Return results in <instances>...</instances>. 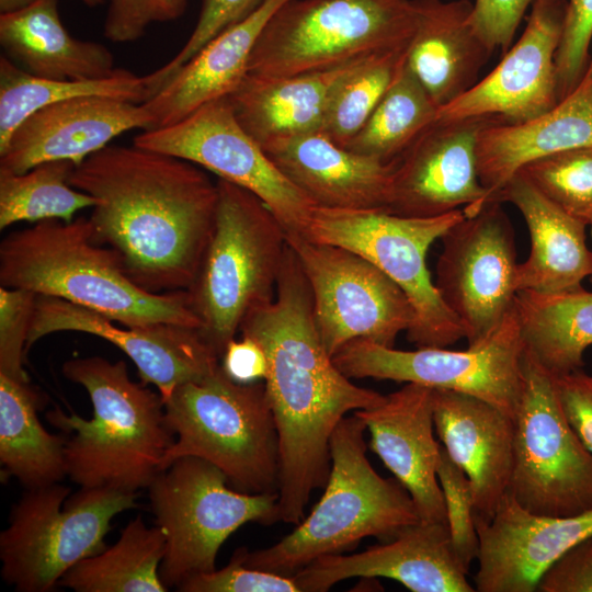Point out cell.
Masks as SVG:
<instances>
[{"mask_svg":"<svg viewBox=\"0 0 592 592\" xmlns=\"http://www.w3.org/2000/svg\"><path fill=\"white\" fill-rule=\"evenodd\" d=\"M533 1L475 0L470 24L492 53L500 49L504 54L510 48L515 32Z\"/></svg>","mask_w":592,"mask_h":592,"instance_id":"obj_46","label":"cell"},{"mask_svg":"<svg viewBox=\"0 0 592 592\" xmlns=\"http://www.w3.org/2000/svg\"><path fill=\"white\" fill-rule=\"evenodd\" d=\"M220 366L230 379L250 384L265 378L267 360L264 350L255 340L241 335L240 340L234 339L227 344Z\"/></svg>","mask_w":592,"mask_h":592,"instance_id":"obj_49","label":"cell"},{"mask_svg":"<svg viewBox=\"0 0 592 592\" xmlns=\"http://www.w3.org/2000/svg\"><path fill=\"white\" fill-rule=\"evenodd\" d=\"M144 103L109 96H80L39 109L12 133L0 151V170L23 173L50 160L76 166L124 132L151 129Z\"/></svg>","mask_w":592,"mask_h":592,"instance_id":"obj_22","label":"cell"},{"mask_svg":"<svg viewBox=\"0 0 592 592\" xmlns=\"http://www.w3.org/2000/svg\"><path fill=\"white\" fill-rule=\"evenodd\" d=\"M43 405L30 382L0 373V463L26 489L57 483L67 476V437L43 426L37 417Z\"/></svg>","mask_w":592,"mask_h":592,"instance_id":"obj_33","label":"cell"},{"mask_svg":"<svg viewBox=\"0 0 592 592\" xmlns=\"http://www.w3.org/2000/svg\"><path fill=\"white\" fill-rule=\"evenodd\" d=\"M241 335L264 350L265 394L280 443L277 521L298 524L312 490L326 485L330 439L350 411L368 409L384 395L356 386L326 350L307 278L288 246L273 300L251 309Z\"/></svg>","mask_w":592,"mask_h":592,"instance_id":"obj_2","label":"cell"},{"mask_svg":"<svg viewBox=\"0 0 592 592\" xmlns=\"http://www.w3.org/2000/svg\"><path fill=\"white\" fill-rule=\"evenodd\" d=\"M109 96L135 103L151 98L146 76L118 68L105 78L56 80L34 76L0 57V151L15 128L39 109L80 96Z\"/></svg>","mask_w":592,"mask_h":592,"instance_id":"obj_35","label":"cell"},{"mask_svg":"<svg viewBox=\"0 0 592 592\" xmlns=\"http://www.w3.org/2000/svg\"><path fill=\"white\" fill-rule=\"evenodd\" d=\"M413 0H289L264 25L248 72L285 77L408 48Z\"/></svg>","mask_w":592,"mask_h":592,"instance_id":"obj_8","label":"cell"},{"mask_svg":"<svg viewBox=\"0 0 592 592\" xmlns=\"http://www.w3.org/2000/svg\"><path fill=\"white\" fill-rule=\"evenodd\" d=\"M62 373L87 390L93 408L91 419L58 407L46 413L53 426L69 435L67 476L87 488H148L175 440L160 394L133 382L124 361L76 357L64 363Z\"/></svg>","mask_w":592,"mask_h":592,"instance_id":"obj_4","label":"cell"},{"mask_svg":"<svg viewBox=\"0 0 592 592\" xmlns=\"http://www.w3.org/2000/svg\"><path fill=\"white\" fill-rule=\"evenodd\" d=\"M591 236H592V226H591Z\"/></svg>","mask_w":592,"mask_h":592,"instance_id":"obj_53","label":"cell"},{"mask_svg":"<svg viewBox=\"0 0 592 592\" xmlns=\"http://www.w3.org/2000/svg\"><path fill=\"white\" fill-rule=\"evenodd\" d=\"M36 297L27 289L0 287V373L21 382H30L24 358Z\"/></svg>","mask_w":592,"mask_h":592,"instance_id":"obj_42","label":"cell"},{"mask_svg":"<svg viewBox=\"0 0 592 592\" xmlns=\"http://www.w3.org/2000/svg\"><path fill=\"white\" fill-rule=\"evenodd\" d=\"M439 110L406 58L366 123L344 148L392 162L437 119Z\"/></svg>","mask_w":592,"mask_h":592,"instance_id":"obj_36","label":"cell"},{"mask_svg":"<svg viewBox=\"0 0 592 592\" xmlns=\"http://www.w3.org/2000/svg\"><path fill=\"white\" fill-rule=\"evenodd\" d=\"M491 119H436L395 160L387 210L433 217L456 209L477 214L489 194L477 167L480 129Z\"/></svg>","mask_w":592,"mask_h":592,"instance_id":"obj_19","label":"cell"},{"mask_svg":"<svg viewBox=\"0 0 592 592\" xmlns=\"http://www.w3.org/2000/svg\"><path fill=\"white\" fill-rule=\"evenodd\" d=\"M514 310L528 352L554 376L582 369L592 345V292L519 291Z\"/></svg>","mask_w":592,"mask_h":592,"instance_id":"obj_32","label":"cell"},{"mask_svg":"<svg viewBox=\"0 0 592 592\" xmlns=\"http://www.w3.org/2000/svg\"><path fill=\"white\" fill-rule=\"evenodd\" d=\"M592 45V0H568L561 39L556 55L559 101L583 77Z\"/></svg>","mask_w":592,"mask_h":592,"instance_id":"obj_43","label":"cell"},{"mask_svg":"<svg viewBox=\"0 0 592 592\" xmlns=\"http://www.w3.org/2000/svg\"><path fill=\"white\" fill-rule=\"evenodd\" d=\"M307 278L322 343L333 356L363 339L394 348L414 320L403 291L372 262L340 246L287 239Z\"/></svg>","mask_w":592,"mask_h":592,"instance_id":"obj_15","label":"cell"},{"mask_svg":"<svg viewBox=\"0 0 592 592\" xmlns=\"http://www.w3.org/2000/svg\"><path fill=\"white\" fill-rule=\"evenodd\" d=\"M164 553L163 531L137 516L112 547L79 561L58 585L76 592H166L159 572Z\"/></svg>","mask_w":592,"mask_h":592,"instance_id":"obj_34","label":"cell"},{"mask_svg":"<svg viewBox=\"0 0 592 592\" xmlns=\"http://www.w3.org/2000/svg\"><path fill=\"white\" fill-rule=\"evenodd\" d=\"M181 592H301L294 576L244 566L235 555L224 568L195 574L177 587Z\"/></svg>","mask_w":592,"mask_h":592,"instance_id":"obj_44","label":"cell"},{"mask_svg":"<svg viewBox=\"0 0 592 592\" xmlns=\"http://www.w3.org/2000/svg\"><path fill=\"white\" fill-rule=\"evenodd\" d=\"M567 0H534L526 26L485 78L440 107L439 119L488 118L516 124L559 102L556 55Z\"/></svg>","mask_w":592,"mask_h":592,"instance_id":"obj_17","label":"cell"},{"mask_svg":"<svg viewBox=\"0 0 592 592\" xmlns=\"http://www.w3.org/2000/svg\"><path fill=\"white\" fill-rule=\"evenodd\" d=\"M0 285L61 298L125 327L164 322L202 328L187 291L158 294L139 287L116 253L93 240L86 217L42 220L5 236Z\"/></svg>","mask_w":592,"mask_h":592,"instance_id":"obj_3","label":"cell"},{"mask_svg":"<svg viewBox=\"0 0 592 592\" xmlns=\"http://www.w3.org/2000/svg\"><path fill=\"white\" fill-rule=\"evenodd\" d=\"M437 479L446 510L447 527L455 554L468 573L477 559L479 539L475 524V505L466 474L451 459L441 444Z\"/></svg>","mask_w":592,"mask_h":592,"instance_id":"obj_40","label":"cell"},{"mask_svg":"<svg viewBox=\"0 0 592 592\" xmlns=\"http://www.w3.org/2000/svg\"><path fill=\"white\" fill-rule=\"evenodd\" d=\"M557 395L571 428L592 453V375L579 369L554 376Z\"/></svg>","mask_w":592,"mask_h":592,"instance_id":"obj_48","label":"cell"},{"mask_svg":"<svg viewBox=\"0 0 592 592\" xmlns=\"http://www.w3.org/2000/svg\"><path fill=\"white\" fill-rule=\"evenodd\" d=\"M0 44L7 57L42 78L99 79L118 69L106 46L69 34L59 16L58 0H36L0 13Z\"/></svg>","mask_w":592,"mask_h":592,"instance_id":"obj_31","label":"cell"},{"mask_svg":"<svg viewBox=\"0 0 592 592\" xmlns=\"http://www.w3.org/2000/svg\"><path fill=\"white\" fill-rule=\"evenodd\" d=\"M150 508L166 536L160 577L167 588L216 569L221 545L249 522L277 521L278 493H244L215 465L184 456L161 470L148 487Z\"/></svg>","mask_w":592,"mask_h":592,"instance_id":"obj_11","label":"cell"},{"mask_svg":"<svg viewBox=\"0 0 592 592\" xmlns=\"http://www.w3.org/2000/svg\"><path fill=\"white\" fill-rule=\"evenodd\" d=\"M353 413L371 434V449L410 493L419 519L447 524L436 474L441 443L434 436L433 388L407 383L378 406Z\"/></svg>","mask_w":592,"mask_h":592,"instance_id":"obj_23","label":"cell"},{"mask_svg":"<svg viewBox=\"0 0 592 592\" xmlns=\"http://www.w3.org/2000/svg\"><path fill=\"white\" fill-rule=\"evenodd\" d=\"M187 0H109L104 36L113 43L139 39L150 25L179 19Z\"/></svg>","mask_w":592,"mask_h":592,"instance_id":"obj_45","label":"cell"},{"mask_svg":"<svg viewBox=\"0 0 592 592\" xmlns=\"http://www.w3.org/2000/svg\"><path fill=\"white\" fill-rule=\"evenodd\" d=\"M589 280H590V282L592 283V274L590 275Z\"/></svg>","mask_w":592,"mask_h":592,"instance_id":"obj_52","label":"cell"},{"mask_svg":"<svg viewBox=\"0 0 592 592\" xmlns=\"http://www.w3.org/2000/svg\"><path fill=\"white\" fill-rule=\"evenodd\" d=\"M413 1L417 22L407 65L442 107L477 82L493 53L470 24V0Z\"/></svg>","mask_w":592,"mask_h":592,"instance_id":"obj_30","label":"cell"},{"mask_svg":"<svg viewBox=\"0 0 592 592\" xmlns=\"http://www.w3.org/2000/svg\"><path fill=\"white\" fill-rule=\"evenodd\" d=\"M407 58V49L375 55L350 73L335 90L321 133L339 146L366 123Z\"/></svg>","mask_w":592,"mask_h":592,"instance_id":"obj_38","label":"cell"},{"mask_svg":"<svg viewBox=\"0 0 592 592\" xmlns=\"http://www.w3.org/2000/svg\"><path fill=\"white\" fill-rule=\"evenodd\" d=\"M517 172L563 212L592 226V146L536 159Z\"/></svg>","mask_w":592,"mask_h":592,"instance_id":"obj_39","label":"cell"},{"mask_svg":"<svg viewBox=\"0 0 592 592\" xmlns=\"http://www.w3.org/2000/svg\"><path fill=\"white\" fill-rule=\"evenodd\" d=\"M365 430L354 413L340 421L330 439L331 467L319 502L271 547L238 548L234 555L244 566L293 576L321 556L342 554L365 537L389 540L420 521L407 489L372 467Z\"/></svg>","mask_w":592,"mask_h":592,"instance_id":"obj_5","label":"cell"},{"mask_svg":"<svg viewBox=\"0 0 592 592\" xmlns=\"http://www.w3.org/2000/svg\"><path fill=\"white\" fill-rule=\"evenodd\" d=\"M106 0H82V2L84 4H87L88 7H96L99 4H102L104 3Z\"/></svg>","mask_w":592,"mask_h":592,"instance_id":"obj_51","label":"cell"},{"mask_svg":"<svg viewBox=\"0 0 592 592\" xmlns=\"http://www.w3.org/2000/svg\"><path fill=\"white\" fill-rule=\"evenodd\" d=\"M301 592H325L351 578H387L412 592H474L452 545L447 524L418 521L364 551L326 555L295 574Z\"/></svg>","mask_w":592,"mask_h":592,"instance_id":"obj_21","label":"cell"},{"mask_svg":"<svg viewBox=\"0 0 592 592\" xmlns=\"http://www.w3.org/2000/svg\"><path fill=\"white\" fill-rule=\"evenodd\" d=\"M217 185L214 229L187 292L202 335L221 358L247 314L275 297L288 243L261 198L223 179Z\"/></svg>","mask_w":592,"mask_h":592,"instance_id":"obj_7","label":"cell"},{"mask_svg":"<svg viewBox=\"0 0 592 592\" xmlns=\"http://www.w3.org/2000/svg\"><path fill=\"white\" fill-rule=\"evenodd\" d=\"M69 184L96 200L93 240L150 293L189 291L212 237L217 181L184 159L136 145H109L70 173Z\"/></svg>","mask_w":592,"mask_h":592,"instance_id":"obj_1","label":"cell"},{"mask_svg":"<svg viewBox=\"0 0 592 592\" xmlns=\"http://www.w3.org/2000/svg\"><path fill=\"white\" fill-rule=\"evenodd\" d=\"M465 217L456 209L433 217H407L385 209L315 207L308 239L346 248L377 266L408 297L414 320L407 339L417 348H447L464 338L426 266L434 241Z\"/></svg>","mask_w":592,"mask_h":592,"instance_id":"obj_10","label":"cell"},{"mask_svg":"<svg viewBox=\"0 0 592 592\" xmlns=\"http://www.w3.org/2000/svg\"><path fill=\"white\" fill-rule=\"evenodd\" d=\"M112 319L53 296L37 295L26 352L45 335L60 331L89 333L122 350L136 365L141 383L157 387L163 402L174 389L201 379L220 357L200 329L174 323L119 328Z\"/></svg>","mask_w":592,"mask_h":592,"instance_id":"obj_18","label":"cell"},{"mask_svg":"<svg viewBox=\"0 0 592 592\" xmlns=\"http://www.w3.org/2000/svg\"><path fill=\"white\" fill-rule=\"evenodd\" d=\"M525 344L515 310L482 344L463 351L421 346L403 351L356 339L333 356L349 378L389 379L482 399L514 419L522 391Z\"/></svg>","mask_w":592,"mask_h":592,"instance_id":"obj_13","label":"cell"},{"mask_svg":"<svg viewBox=\"0 0 592 592\" xmlns=\"http://www.w3.org/2000/svg\"><path fill=\"white\" fill-rule=\"evenodd\" d=\"M500 201L465 216L441 238L435 286L468 346L486 342L514 308V230Z\"/></svg>","mask_w":592,"mask_h":592,"instance_id":"obj_16","label":"cell"},{"mask_svg":"<svg viewBox=\"0 0 592 592\" xmlns=\"http://www.w3.org/2000/svg\"><path fill=\"white\" fill-rule=\"evenodd\" d=\"M133 144L190 161L252 192L280 220L287 239L308 238L316 205L241 127L227 96L172 125L144 130Z\"/></svg>","mask_w":592,"mask_h":592,"instance_id":"obj_14","label":"cell"},{"mask_svg":"<svg viewBox=\"0 0 592 592\" xmlns=\"http://www.w3.org/2000/svg\"><path fill=\"white\" fill-rule=\"evenodd\" d=\"M368 58L285 77L248 72L227 98L241 127L263 149L278 140L321 132L335 90Z\"/></svg>","mask_w":592,"mask_h":592,"instance_id":"obj_28","label":"cell"},{"mask_svg":"<svg viewBox=\"0 0 592 592\" xmlns=\"http://www.w3.org/2000/svg\"><path fill=\"white\" fill-rule=\"evenodd\" d=\"M34 1L36 0H0V13H9L16 11L31 4Z\"/></svg>","mask_w":592,"mask_h":592,"instance_id":"obj_50","label":"cell"},{"mask_svg":"<svg viewBox=\"0 0 592 592\" xmlns=\"http://www.w3.org/2000/svg\"><path fill=\"white\" fill-rule=\"evenodd\" d=\"M262 0H202V8L187 41L167 64L146 75L151 98L209 41L250 14Z\"/></svg>","mask_w":592,"mask_h":592,"instance_id":"obj_41","label":"cell"},{"mask_svg":"<svg viewBox=\"0 0 592 592\" xmlns=\"http://www.w3.org/2000/svg\"><path fill=\"white\" fill-rule=\"evenodd\" d=\"M175 440L162 470L184 456L209 462L244 493H278L280 443L264 384L230 379L220 364L164 401Z\"/></svg>","mask_w":592,"mask_h":592,"instance_id":"obj_6","label":"cell"},{"mask_svg":"<svg viewBox=\"0 0 592 592\" xmlns=\"http://www.w3.org/2000/svg\"><path fill=\"white\" fill-rule=\"evenodd\" d=\"M435 433L466 474L475 515L490 520L506 493L514 460V419L475 396L433 389Z\"/></svg>","mask_w":592,"mask_h":592,"instance_id":"obj_24","label":"cell"},{"mask_svg":"<svg viewBox=\"0 0 592 592\" xmlns=\"http://www.w3.org/2000/svg\"><path fill=\"white\" fill-rule=\"evenodd\" d=\"M494 201L509 202L522 214L530 232L526 261L516 269V288L544 294L582 287L592 274V251L583 223L573 218L516 172Z\"/></svg>","mask_w":592,"mask_h":592,"instance_id":"obj_27","label":"cell"},{"mask_svg":"<svg viewBox=\"0 0 592 592\" xmlns=\"http://www.w3.org/2000/svg\"><path fill=\"white\" fill-rule=\"evenodd\" d=\"M478 592H534L570 547L592 534V511L568 517L533 513L506 491L493 516L475 515Z\"/></svg>","mask_w":592,"mask_h":592,"instance_id":"obj_20","label":"cell"},{"mask_svg":"<svg viewBox=\"0 0 592 592\" xmlns=\"http://www.w3.org/2000/svg\"><path fill=\"white\" fill-rule=\"evenodd\" d=\"M539 592H592V534L582 538L543 574Z\"/></svg>","mask_w":592,"mask_h":592,"instance_id":"obj_47","label":"cell"},{"mask_svg":"<svg viewBox=\"0 0 592 592\" xmlns=\"http://www.w3.org/2000/svg\"><path fill=\"white\" fill-rule=\"evenodd\" d=\"M263 150L316 207L388 208L395 161L349 150L321 132L278 140Z\"/></svg>","mask_w":592,"mask_h":592,"instance_id":"obj_25","label":"cell"},{"mask_svg":"<svg viewBox=\"0 0 592 592\" xmlns=\"http://www.w3.org/2000/svg\"><path fill=\"white\" fill-rule=\"evenodd\" d=\"M76 164L69 160L42 162L23 173L0 170V229L19 221H70L96 200L68 182Z\"/></svg>","mask_w":592,"mask_h":592,"instance_id":"obj_37","label":"cell"},{"mask_svg":"<svg viewBox=\"0 0 592 592\" xmlns=\"http://www.w3.org/2000/svg\"><path fill=\"white\" fill-rule=\"evenodd\" d=\"M585 146H592V53L577 87L553 109L516 124L491 119L480 129L477 167L488 203L528 162Z\"/></svg>","mask_w":592,"mask_h":592,"instance_id":"obj_26","label":"cell"},{"mask_svg":"<svg viewBox=\"0 0 592 592\" xmlns=\"http://www.w3.org/2000/svg\"><path fill=\"white\" fill-rule=\"evenodd\" d=\"M137 492L59 482L27 489L0 534L2 579L20 592H49L82 559L106 548L113 517L138 506Z\"/></svg>","mask_w":592,"mask_h":592,"instance_id":"obj_9","label":"cell"},{"mask_svg":"<svg viewBox=\"0 0 592 592\" xmlns=\"http://www.w3.org/2000/svg\"><path fill=\"white\" fill-rule=\"evenodd\" d=\"M287 1L262 0L183 65L144 103L153 118L151 129L172 125L201 106L228 96L248 73L251 53L264 25Z\"/></svg>","mask_w":592,"mask_h":592,"instance_id":"obj_29","label":"cell"},{"mask_svg":"<svg viewBox=\"0 0 592 592\" xmlns=\"http://www.w3.org/2000/svg\"><path fill=\"white\" fill-rule=\"evenodd\" d=\"M508 492L540 515L568 517L592 511V453L563 413L554 375L526 348Z\"/></svg>","mask_w":592,"mask_h":592,"instance_id":"obj_12","label":"cell"}]
</instances>
